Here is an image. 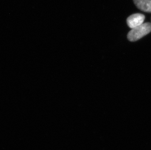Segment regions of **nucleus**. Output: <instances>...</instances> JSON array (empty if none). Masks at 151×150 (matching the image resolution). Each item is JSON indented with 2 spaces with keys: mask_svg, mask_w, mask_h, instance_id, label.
I'll return each mask as SVG.
<instances>
[{
  "mask_svg": "<svg viewBox=\"0 0 151 150\" xmlns=\"http://www.w3.org/2000/svg\"><path fill=\"white\" fill-rule=\"evenodd\" d=\"M151 32V23H144L132 29L128 34L127 37L130 41H137Z\"/></svg>",
  "mask_w": 151,
  "mask_h": 150,
  "instance_id": "1",
  "label": "nucleus"
},
{
  "mask_svg": "<svg viewBox=\"0 0 151 150\" xmlns=\"http://www.w3.org/2000/svg\"><path fill=\"white\" fill-rule=\"evenodd\" d=\"M145 20V16L140 13L132 15L127 18L128 26L133 29L143 24Z\"/></svg>",
  "mask_w": 151,
  "mask_h": 150,
  "instance_id": "2",
  "label": "nucleus"
},
{
  "mask_svg": "<svg viewBox=\"0 0 151 150\" xmlns=\"http://www.w3.org/2000/svg\"><path fill=\"white\" fill-rule=\"evenodd\" d=\"M134 1L140 10L151 13V0H134Z\"/></svg>",
  "mask_w": 151,
  "mask_h": 150,
  "instance_id": "3",
  "label": "nucleus"
}]
</instances>
